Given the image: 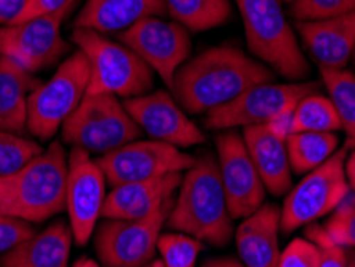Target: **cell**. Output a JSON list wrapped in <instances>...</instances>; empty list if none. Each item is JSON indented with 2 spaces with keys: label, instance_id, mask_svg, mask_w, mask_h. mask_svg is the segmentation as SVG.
<instances>
[{
  "label": "cell",
  "instance_id": "cell-1",
  "mask_svg": "<svg viewBox=\"0 0 355 267\" xmlns=\"http://www.w3.org/2000/svg\"><path fill=\"white\" fill-rule=\"evenodd\" d=\"M264 82H274L268 66L236 46H215L180 67L171 93L186 112L198 115L234 101Z\"/></svg>",
  "mask_w": 355,
  "mask_h": 267
},
{
  "label": "cell",
  "instance_id": "cell-2",
  "mask_svg": "<svg viewBox=\"0 0 355 267\" xmlns=\"http://www.w3.org/2000/svg\"><path fill=\"white\" fill-rule=\"evenodd\" d=\"M165 226L213 247H224L232 239V218L218 160L211 154L197 157L196 164L182 176L180 193Z\"/></svg>",
  "mask_w": 355,
  "mask_h": 267
},
{
  "label": "cell",
  "instance_id": "cell-3",
  "mask_svg": "<svg viewBox=\"0 0 355 267\" xmlns=\"http://www.w3.org/2000/svg\"><path fill=\"white\" fill-rule=\"evenodd\" d=\"M71 39L90 62L87 95L130 99L143 96L153 88L154 71L127 45L82 28H74Z\"/></svg>",
  "mask_w": 355,
  "mask_h": 267
},
{
  "label": "cell",
  "instance_id": "cell-4",
  "mask_svg": "<svg viewBox=\"0 0 355 267\" xmlns=\"http://www.w3.org/2000/svg\"><path fill=\"white\" fill-rule=\"evenodd\" d=\"M242 15L245 37L252 55L268 62L288 80L309 74V62L302 53L280 0H234Z\"/></svg>",
  "mask_w": 355,
  "mask_h": 267
},
{
  "label": "cell",
  "instance_id": "cell-5",
  "mask_svg": "<svg viewBox=\"0 0 355 267\" xmlns=\"http://www.w3.org/2000/svg\"><path fill=\"white\" fill-rule=\"evenodd\" d=\"M69 157L60 141L34 157L12 178V200L7 214L31 224L44 223L66 210Z\"/></svg>",
  "mask_w": 355,
  "mask_h": 267
},
{
  "label": "cell",
  "instance_id": "cell-6",
  "mask_svg": "<svg viewBox=\"0 0 355 267\" xmlns=\"http://www.w3.org/2000/svg\"><path fill=\"white\" fill-rule=\"evenodd\" d=\"M141 133L123 103L112 95H85L61 127L66 144L99 155L137 141Z\"/></svg>",
  "mask_w": 355,
  "mask_h": 267
},
{
  "label": "cell",
  "instance_id": "cell-7",
  "mask_svg": "<svg viewBox=\"0 0 355 267\" xmlns=\"http://www.w3.org/2000/svg\"><path fill=\"white\" fill-rule=\"evenodd\" d=\"M90 83V62L77 50L62 61L49 82L31 93L28 103V132L49 141L60 132L67 117L80 106Z\"/></svg>",
  "mask_w": 355,
  "mask_h": 267
},
{
  "label": "cell",
  "instance_id": "cell-8",
  "mask_svg": "<svg viewBox=\"0 0 355 267\" xmlns=\"http://www.w3.org/2000/svg\"><path fill=\"white\" fill-rule=\"evenodd\" d=\"M347 146L336 150L325 164L306 173L300 184L291 187L282 207L280 229L285 234L312 224L336 210L351 192L346 175Z\"/></svg>",
  "mask_w": 355,
  "mask_h": 267
},
{
  "label": "cell",
  "instance_id": "cell-9",
  "mask_svg": "<svg viewBox=\"0 0 355 267\" xmlns=\"http://www.w3.org/2000/svg\"><path fill=\"white\" fill-rule=\"evenodd\" d=\"M175 196L149 216L106 219L95 229V250L106 267H144L155 259L157 243L175 207Z\"/></svg>",
  "mask_w": 355,
  "mask_h": 267
},
{
  "label": "cell",
  "instance_id": "cell-10",
  "mask_svg": "<svg viewBox=\"0 0 355 267\" xmlns=\"http://www.w3.org/2000/svg\"><path fill=\"white\" fill-rule=\"evenodd\" d=\"M119 39L157 72L170 92L173 90L176 72L192 51L189 31L184 26L173 19L149 17L120 33Z\"/></svg>",
  "mask_w": 355,
  "mask_h": 267
},
{
  "label": "cell",
  "instance_id": "cell-11",
  "mask_svg": "<svg viewBox=\"0 0 355 267\" xmlns=\"http://www.w3.org/2000/svg\"><path fill=\"white\" fill-rule=\"evenodd\" d=\"M318 85L309 83H258L234 101L213 109L205 115L208 130H231L264 125L277 114L296 107L301 98L317 93Z\"/></svg>",
  "mask_w": 355,
  "mask_h": 267
},
{
  "label": "cell",
  "instance_id": "cell-12",
  "mask_svg": "<svg viewBox=\"0 0 355 267\" xmlns=\"http://www.w3.org/2000/svg\"><path fill=\"white\" fill-rule=\"evenodd\" d=\"M106 180L112 187L154 180L171 173L187 171L196 164V157L162 141H132L98 159Z\"/></svg>",
  "mask_w": 355,
  "mask_h": 267
},
{
  "label": "cell",
  "instance_id": "cell-13",
  "mask_svg": "<svg viewBox=\"0 0 355 267\" xmlns=\"http://www.w3.org/2000/svg\"><path fill=\"white\" fill-rule=\"evenodd\" d=\"M215 143L229 214L232 219H243L264 203V182L250 157L242 133L236 128L221 130Z\"/></svg>",
  "mask_w": 355,
  "mask_h": 267
},
{
  "label": "cell",
  "instance_id": "cell-14",
  "mask_svg": "<svg viewBox=\"0 0 355 267\" xmlns=\"http://www.w3.org/2000/svg\"><path fill=\"white\" fill-rule=\"evenodd\" d=\"M71 12L62 10L50 17L0 26V56L18 62L31 74L55 64L69 49L61 37V24Z\"/></svg>",
  "mask_w": 355,
  "mask_h": 267
},
{
  "label": "cell",
  "instance_id": "cell-15",
  "mask_svg": "<svg viewBox=\"0 0 355 267\" xmlns=\"http://www.w3.org/2000/svg\"><path fill=\"white\" fill-rule=\"evenodd\" d=\"M106 175L87 150L72 148L67 171L66 212L77 245H85L98 226L106 200Z\"/></svg>",
  "mask_w": 355,
  "mask_h": 267
},
{
  "label": "cell",
  "instance_id": "cell-16",
  "mask_svg": "<svg viewBox=\"0 0 355 267\" xmlns=\"http://www.w3.org/2000/svg\"><path fill=\"white\" fill-rule=\"evenodd\" d=\"M123 106L138 123L141 132L148 133L150 139L176 148L205 144V135L187 117V112L168 92L157 90L125 99Z\"/></svg>",
  "mask_w": 355,
  "mask_h": 267
},
{
  "label": "cell",
  "instance_id": "cell-17",
  "mask_svg": "<svg viewBox=\"0 0 355 267\" xmlns=\"http://www.w3.org/2000/svg\"><path fill=\"white\" fill-rule=\"evenodd\" d=\"M296 29L318 67L344 69L355 49V10L335 18L296 21Z\"/></svg>",
  "mask_w": 355,
  "mask_h": 267
},
{
  "label": "cell",
  "instance_id": "cell-18",
  "mask_svg": "<svg viewBox=\"0 0 355 267\" xmlns=\"http://www.w3.org/2000/svg\"><path fill=\"white\" fill-rule=\"evenodd\" d=\"M182 173L127 182L112 187L106 196L101 216L106 219H139L149 216L180 189Z\"/></svg>",
  "mask_w": 355,
  "mask_h": 267
},
{
  "label": "cell",
  "instance_id": "cell-19",
  "mask_svg": "<svg viewBox=\"0 0 355 267\" xmlns=\"http://www.w3.org/2000/svg\"><path fill=\"white\" fill-rule=\"evenodd\" d=\"M282 210L274 203H263L243 218L236 232L239 256L247 267H279Z\"/></svg>",
  "mask_w": 355,
  "mask_h": 267
},
{
  "label": "cell",
  "instance_id": "cell-20",
  "mask_svg": "<svg viewBox=\"0 0 355 267\" xmlns=\"http://www.w3.org/2000/svg\"><path fill=\"white\" fill-rule=\"evenodd\" d=\"M165 0H87L76 17L74 28L99 34L123 33L149 17H164Z\"/></svg>",
  "mask_w": 355,
  "mask_h": 267
},
{
  "label": "cell",
  "instance_id": "cell-21",
  "mask_svg": "<svg viewBox=\"0 0 355 267\" xmlns=\"http://www.w3.org/2000/svg\"><path fill=\"white\" fill-rule=\"evenodd\" d=\"M74 235L64 221H55L0 258V267H67Z\"/></svg>",
  "mask_w": 355,
  "mask_h": 267
},
{
  "label": "cell",
  "instance_id": "cell-22",
  "mask_svg": "<svg viewBox=\"0 0 355 267\" xmlns=\"http://www.w3.org/2000/svg\"><path fill=\"white\" fill-rule=\"evenodd\" d=\"M242 135L266 189L272 196H284L290 192L291 165L286 141L275 138L264 125L245 127Z\"/></svg>",
  "mask_w": 355,
  "mask_h": 267
},
{
  "label": "cell",
  "instance_id": "cell-23",
  "mask_svg": "<svg viewBox=\"0 0 355 267\" xmlns=\"http://www.w3.org/2000/svg\"><path fill=\"white\" fill-rule=\"evenodd\" d=\"M40 82L10 58L0 56V130H28L29 96Z\"/></svg>",
  "mask_w": 355,
  "mask_h": 267
},
{
  "label": "cell",
  "instance_id": "cell-24",
  "mask_svg": "<svg viewBox=\"0 0 355 267\" xmlns=\"http://www.w3.org/2000/svg\"><path fill=\"white\" fill-rule=\"evenodd\" d=\"M165 7L173 21L189 33L219 28L234 15L229 0H165Z\"/></svg>",
  "mask_w": 355,
  "mask_h": 267
},
{
  "label": "cell",
  "instance_id": "cell-25",
  "mask_svg": "<svg viewBox=\"0 0 355 267\" xmlns=\"http://www.w3.org/2000/svg\"><path fill=\"white\" fill-rule=\"evenodd\" d=\"M339 146L336 132H295L286 138L291 171L306 175L330 159Z\"/></svg>",
  "mask_w": 355,
  "mask_h": 267
},
{
  "label": "cell",
  "instance_id": "cell-26",
  "mask_svg": "<svg viewBox=\"0 0 355 267\" xmlns=\"http://www.w3.org/2000/svg\"><path fill=\"white\" fill-rule=\"evenodd\" d=\"M330 99L347 136V148H355V76L351 71L318 67Z\"/></svg>",
  "mask_w": 355,
  "mask_h": 267
},
{
  "label": "cell",
  "instance_id": "cell-27",
  "mask_svg": "<svg viewBox=\"0 0 355 267\" xmlns=\"http://www.w3.org/2000/svg\"><path fill=\"white\" fill-rule=\"evenodd\" d=\"M338 130H341V120L330 98L312 93L297 101L293 114V133H328Z\"/></svg>",
  "mask_w": 355,
  "mask_h": 267
},
{
  "label": "cell",
  "instance_id": "cell-28",
  "mask_svg": "<svg viewBox=\"0 0 355 267\" xmlns=\"http://www.w3.org/2000/svg\"><path fill=\"white\" fill-rule=\"evenodd\" d=\"M42 150L37 141L0 130V178L17 175Z\"/></svg>",
  "mask_w": 355,
  "mask_h": 267
},
{
  "label": "cell",
  "instance_id": "cell-29",
  "mask_svg": "<svg viewBox=\"0 0 355 267\" xmlns=\"http://www.w3.org/2000/svg\"><path fill=\"white\" fill-rule=\"evenodd\" d=\"M202 248L200 240L182 232L160 234L157 243L164 267H196Z\"/></svg>",
  "mask_w": 355,
  "mask_h": 267
},
{
  "label": "cell",
  "instance_id": "cell-30",
  "mask_svg": "<svg viewBox=\"0 0 355 267\" xmlns=\"http://www.w3.org/2000/svg\"><path fill=\"white\" fill-rule=\"evenodd\" d=\"M355 10V0H293L290 13L296 21L335 18Z\"/></svg>",
  "mask_w": 355,
  "mask_h": 267
},
{
  "label": "cell",
  "instance_id": "cell-31",
  "mask_svg": "<svg viewBox=\"0 0 355 267\" xmlns=\"http://www.w3.org/2000/svg\"><path fill=\"white\" fill-rule=\"evenodd\" d=\"M325 232L338 247L355 248V202H344L327 219Z\"/></svg>",
  "mask_w": 355,
  "mask_h": 267
},
{
  "label": "cell",
  "instance_id": "cell-32",
  "mask_svg": "<svg viewBox=\"0 0 355 267\" xmlns=\"http://www.w3.org/2000/svg\"><path fill=\"white\" fill-rule=\"evenodd\" d=\"M322 250L309 239L291 240L280 253L279 267H320Z\"/></svg>",
  "mask_w": 355,
  "mask_h": 267
},
{
  "label": "cell",
  "instance_id": "cell-33",
  "mask_svg": "<svg viewBox=\"0 0 355 267\" xmlns=\"http://www.w3.org/2000/svg\"><path fill=\"white\" fill-rule=\"evenodd\" d=\"M34 234L35 230L31 223L17 216L0 214V253H7Z\"/></svg>",
  "mask_w": 355,
  "mask_h": 267
},
{
  "label": "cell",
  "instance_id": "cell-34",
  "mask_svg": "<svg viewBox=\"0 0 355 267\" xmlns=\"http://www.w3.org/2000/svg\"><path fill=\"white\" fill-rule=\"evenodd\" d=\"M307 237L311 242L318 245L322 250V266L320 267H351L349 264V253L346 248L338 247L328 237L325 229L320 226H311L307 229Z\"/></svg>",
  "mask_w": 355,
  "mask_h": 267
},
{
  "label": "cell",
  "instance_id": "cell-35",
  "mask_svg": "<svg viewBox=\"0 0 355 267\" xmlns=\"http://www.w3.org/2000/svg\"><path fill=\"white\" fill-rule=\"evenodd\" d=\"M77 0H28L23 12L13 21L12 24L24 23V21L50 17V15L60 13L62 10H74Z\"/></svg>",
  "mask_w": 355,
  "mask_h": 267
},
{
  "label": "cell",
  "instance_id": "cell-36",
  "mask_svg": "<svg viewBox=\"0 0 355 267\" xmlns=\"http://www.w3.org/2000/svg\"><path fill=\"white\" fill-rule=\"evenodd\" d=\"M293 114L295 107L286 109V111L277 114L268 123H264V127L268 128V132L272 133L275 138L286 141V138L293 133Z\"/></svg>",
  "mask_w": 355,
  "mask_h": 267
},
{
  "label": "cell",
  "instance_id": "cell-37",
  "mask_svg": "<svg viewBox=\"0 0 355 267\" xmlns=\"http://www.w3.org/2000/svg\"><path fill=\"white\" fill-rule=\"evenodd\" d=\"M28 0H0V26L12 24L23 12Z\"/></svg>",
  "mask_w": 355,
  "mask_h": 267
},
{
  "label": "cell",
  "instance_id": "cell-38",
  "mask_svg": "<svg viewBox=\"0 0 355 267\" xmlns=\"http://www.w3.org/2000/svg\"><path fill=\"white\" fill-rule=\"evenodd\" d=\"M12 200V178H0V214H7Z\"/></svg>",
  "mask_w": 355,
  "mask_h": 267
},
{
  "label": "cell",
  "instance_id": "cell-39",
  "mask_svg": "<svg viewBox=\"0 0 355 267\" xmlns=\"http://www.w3.org/2000/svg\"><path fill=\"white\" fill-rule=\"evenodd\" d=\"M202 267H247L242 261H237L234 258H215L208 259Z\"/></svg>",
  "mask_w": 355,
  "mask_h": 267
},
{
  "label": "cell",
  "instance_id": "cell-40",
  "mask_svg": "<svg viewBox=\"0 0 355 267\" xmlns=\"http://www.w3.org/2000/svg\"><path fill=\"white\" fill-rule=\"evenodd\" d=\"M346 175H347L349 184H351V189L355 191V148L351 154H347Z\"/></svg>",
  "mask_w": 355,
  "mask_h": 267
},
{
  "label": "cell",
  "instance_id": "cell-41",
  "mask_svg": "<svg viewBox=\"0 0 355 267\" xmlns=\"http://www.w3.org/2000/svg\"><path fill=\"white\" fill-rule=\"evenodd\" d=\"M72 267H99L98 266V263H95V261L93 259H90V258H87V256H83V258H79L74 263V266Z\"/></svg>",
  "mask_w": 355,
  "mask_h": 267
},
{
  "label": "cell",
  "instance_id": "cell-42",
  "mask_svg": "<svg viewBox=\"0 0 355 267\" xmlns=\"http://www.w3.org/2000/svg\"><path fill=\"white\" fill-rule=\"evenodd\" d=\"M144 267H164V264H162V261H159V259H154L153 263H149L148 266H144Z\"/></svg>",
  "mask_w": 355,
  "mask_h": 267
},
{
  "label": "cell",
  "instance_id": "cell-43",
  "mask_svg": "<svg viewBox=\"0 0 355 267\" xmlns=\"http://www.w3.org/2000/svg\"><path fill=\"white\" fill-rule=\"evenodd\" d=\"M352 58H354V66H355V49H354V53H352Z\"/></svg>",
  "mask_w": 355,
  "mask_h": 267
},
{
  "label": "cell",
  "instance_id": "cell-44",
  "mask_svg": "<svg viewBox=\"0 0 355 267\" xmlns=\"http://www.w3.org/2000/svg\"><path fill=\"white\" fill-rule=\"evenodd\" d=\"M352 267H355V259H354V264H352Z\"/></svg>",
  "mask_w": 355,
  "mask_h": 267
},
{
  "label": "cell",
  "instance_id": "cell-45",
  "mask_svg": "<svg viewBox=\"0 0 355 267\" xmlns=\"http://www.w3.org/2000/svg\"><path fill=\"white\" fill-rule=\"evenodd\" d=\"M286 2H293V0H286Z\"/></svg>",
  "mask_w": 355,
  "mask_h": 267
},
{
  "label": "cell",
  "instance_id": "cell-46",
  "mask_svg": "<svg viewBox=\"0 0 355 267\" xmlns=\"http://www.w3.org/2000/svg\"><path fill=\"white\" fill-rule=\"evenodd\" d=\"M351 267H352V266H351Z\"/></svg>",
  "mask_w": 355,
  "mask_h": 267
},
{
  "label": "cell",
  "instance_id": "cell-47",
  "mask_svg": "<svg viewBox=\"0 0 355 267\" xmlns=\"http://www.w3.org/2000/svg\"><path fill=\"white\" fill-rule=\"evenodd\" d=\"M354 202H355V200H354Z\"/></svg>",
  "mask_w": 355,
  "mask_h": 267
}]
</instances>
